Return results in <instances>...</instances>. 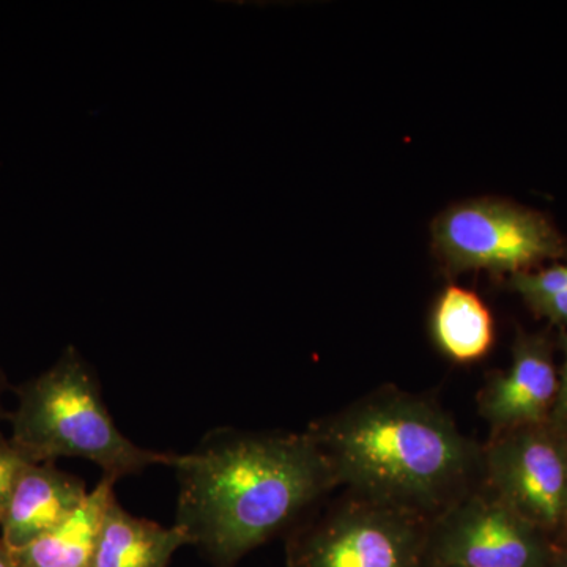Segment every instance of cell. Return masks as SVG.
I'll return each instance as SVG.
<instances>
[{"label":"cell","instance_id":"1","mask_svg":"<svg viewBox=\"0 0 567 567\" xmlns=\"http://www.w3.org/2000/svg\"><path fill=\"white\" fill-rule=\"evenodd\" d=\"M177 517L193 546L230 567L338 487L308 432L219 429L173 456Z\"/></svg>","mask_w":567,"mask_h":567},{"label":"cell","instance_id":"2","mask_svg":"<svg viewBox=\"0 0 567 567\" xmlns=\"http://www.w3.org/2000/svg\"><path fill=\"white\" fill-rule=\"evenodd\" d=\"M350 495L434 518L483 484V446L436 402L383 388L306 429Z\"/></svg>","mask_w":567,"mask_h":567},{"label":"cell","instance_id":"3","mask_svg":"<svg viewBox=\"0 0 567 567\" xmlns=\"http://www.w3.org/2000/svg\"><path fill=\"white\" fill-rule=\"evenodd\" d=\"M11 427V445L31 464L81 457L117 481L173 461V454L134 445L118 431L91 365L74 347L20 386Z\"/></svg>","mask_w":567,"mask_h":567},{"label":"cell","instance_id":"4","mask_svg":"<svg viewBox=\"0 0 567 567\" xmlns=\"http://www.w3.org/2000/svg\"><path fill=\"white\" fill-rule=\"evenodd\" d=\"M435 251L451 274L488 270L516 275L567 256V244L543 213L509 200L453 205L435 219Z\"/></svg>","mask_w":567,"mask_h":567},{"label":"cell","instance_id":"5","mask_svg":"<svg viewBox=\"0 0 567 567\" xmlns=\"http://www.w3.org/2000/svg\"><path fill=\"white\" fill-rule=\"evenodd\" d=\"M431 518L350 495L287 547L290 567H429Z\"/></svg>","mask_w":567,"mask_h":567},{"label":"cell","instance_id":"6","mask_svg":"<svg viewBox=\"0 0 567 567\" xmlns=\"http://www.w3.org/2000/svg\"><path fill=\"white\" fill-rule=\"evenodd\" d=\"M555 543L480 484L432 518L429 567H548Z\"/></svg>","mask_w":567,"mask_h":567},{"label":"cell","instance_id":"7","mask_svg":"<svg viewBox=\"0 0 567 567\" xmlns=\"http://www.w3.org/2000/svg\"><path fill=\"white\" fill-rule=\"evenodd\" d=\"M483 483L555 543L567 514V435L544 423L488 436Z\"/></svg>","mask_w":567,"mask_h":567},{"label":"cell","instance_id":"8","mask_svg":"<svg viewBox=\"0 0 567 567\" xmlns=\"http://www.w3.org/2000/svg\"><path fill=\"white\" fill-rule=\"evenodd\" d=\"M559 365L546 334L518 330L507 369L495 372L477 395L491 436L548 423L557 402Z\"/></svg>","mask_w":567,"mask_h":567},{"label":"cell","instance_id":"9","mask_svg":"<svg viewBox=\"0 0 567 567\" xmlns=\"http://www.w3.org/2000/svg\"><path fill=\"white\" fill-rule=\"evenodd\" d=\"M87 494L80 477L61 472L52 462L25 465L0 520V540L11 551L21 550L65 520Z\"/></svg>","mask_w":567,"mask_h":567},{"label":"cell","instance_id":"10","mask_svg":"<svg viewBox=\"0 0 567 567\" xmlns=\"http://www.w3.org/2000/svg\"><path fill=\"white\" fill-rule=\"evenodd\" d=\"M115 480L103 476L65 520L21 550L13 551L21 567H93L104 514L114 495Z\"/></svg>","mask_w":567,"mask_h":567},{"label":"cell","instance_id":"11","mask_svg":"<svg viewBox=\"0 0 567 567\" xmlns=\"http://www.w3.org/2000/svg\"><path fill=\"white\" fill-rule=\"evenodd\" d=\"M189 537L181 527H162L132 516L112 499L104 514L93 567H166Z\"/></svg>","mask_w":567,"mask_h":567},{"label":"cell","instance_id":"12","mask_svg":"<svg viewBox=\"0 0 567 567\" xmlns=\"http://www.w3.org/2000/svg\"><path fill=\"white\" fill-rule=\"evenodd\" d=\"M435 344L457 363L483 360L495 341L494 317L480 295L450 286L436 298L431 317Z\"/></svg>","mask_w":567,"mask_h":567},{"label":"cell","instance_id":"13","mask_svg":"<svg viewBox=\"0 0 567 567\" xmlns=\"http://www.w3.org/2000/svg\"><path fill=\"white\" fill-rule=\"evenodd\" d=\"M509 286L533 309L536 305L567 289V264L554 265L540 271H520V274L511 275Z\"/></svg>","mask_w":567,"mask_h":567},{"label":"cell","instance_id":"14","mask_svg":"<svg viewBox=\"0 0 567 567\" xmlns=\"http://www.w3.org/2000/svg\"><path fill=\"white\" fill-rule=\"evenodd\" d=\"M31 464L11 442L0 439V520L9 505L11 492L24 466Z\"/></svg>","mask_w":567,"mask_h":567},{"label":"cell","instance_id":"15","mask_svg":"<svg viewBox=\"0 0 567 567\" xmlns=\"http://www.w3.org/2000/svg\"><path fill=\"white\" fill-rule=\"evenodd\" d=\"M565 358L559 365V390L557 402H555L554 410H551L550 420L548 423L558 429L559 432L567 435V334L565 338Z\"/></svg>","mask_w":567,"mask_h":567},{"label":"cell","instance_id":"16","mask_svg":"<svg viewBox=\"0 0 567 567\" xmlns=\"http://www.w3.org/2000/svg\"><path fill=\"white\" fill-rule=\"evenodd\" d=\"M533 311L540 317H546L551 323L567 328V289L548 298L543 303L536 305Z\"/></svg>","mask_w":567,"mask_h":567},{"label":"cell","instance_id":"17","mask_svg":"<svg viewBox=\"0 0 567 567\" xmlns=\"http://www.w3.org/2000/svg\"><path fill=\"white\" fill-rule=\"evenodd\" d=\"M0 567H21L18 565L13 551L3 546L2 540H0Z\"/></svg>","mask_w":567,"mask_h":567},{"label":"cell","instance_id":"18","mask_svg":"<svg viewBox=\"0 0 567 567\" xmlns=\"http://www.w3.org/2000/svg\"><path fill=\"white\" fill-rule=\"evenodd\" d=\"M548 567H567V547L555 548L554 558Z\"/></svg>","mask_w":567,"mask_h":567},{"label":"cell","instance_id":"19","mask_svg":"<svg viewBox=\"0 0 567 567\" xmlns=\"http://www.w3.org/2000/svg\"><path fill=\"white\" fill-rule=\"evenodd\" d=\"M555 547H567V514L563 527L559 529L558 536L555 537Z\"/></svg>","mask_w":567,"mask_h":567},{"label":"cell","instance_id":"20","mask_svg":"<svg viewBox=\"0 0 567 567\" xmlns=\"http://www.w3.org/2000/svg\"><path fill=\"white\" fill-rule=\"evenodd\" d=\"M0 390H2V377H0Z\"/></svg>","mask_w":567,"mask_h":567}]
</instances>
